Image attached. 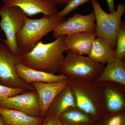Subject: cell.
<instances>
[{
	"label": "cell",
	"mask_w": 125,
	"mask_h": 125,
	"mask_svg": "<svg viewBox=\"0 0 125 125\" xmlns=\"http://www.w3.org/2000/svg\"><path fill=\"white\" fill-rule=\"evenodd\" d=\"M65 36H61L48 43L39 42L32 50L21 55V63L33 69L56 74L59 73L67 51Z\"/></svg>",
	"instance_id": "1"
},
{
	"label": "cell",
	"mask_w": 125,
	"mask_h": 125,
	"mask_svg": "<svg viewBox=\"0 0 125 125\" xmlns=\"http://www.w3.org/2000/svg\"><path fill=\"white\" fill-rule=\"evenodd\" d=\"M66 20L65 17L57 15H43L39 19L25 18L24 24L16 35V43L20 55L31 51L42 38Z\"/></svg>",
	"instance_id": "2"
},
{
	"label": "cell",
	"mask_w": 125,
	"mask_h": 125,
	"mask_svg": "<svg viewBox=\"0 0 125 125\" xmlns=\"http://www.w3.org/2000/svg\"><path fill=\"white\" fill-rule=\"evenodd\" d=\"M76 107L98 122L106 113L102 96L94 82L69 79Z\"/></svg>",
	"instance_id": "3"
},
{
	"label": "cell",
	"mask_w": 125,
	"mask_h": 125,
	"mask_svg": "<svg viewBox=\"0 0 125 125\" xmlns=\"http://www.w3.org/2000/svg\"><path fill=\"white\" fill-rule=\"evenodd\" d=\"M67 52L59 72L69 79L95 82L104 69V65L94 61L88 56Z\"/></svg>",
	"instance_id": "4"
},
{
	"label": "cell",
	"mask_w": 125,
	"mask_h": 125,
	"mask_svg": "<svg viewBox=\"0 0 125 125\" xmlns=\"http://www.w3.org/2000/svg\"><path fill=\"white\" fill-rule=\"evenodd\" d=\"M93 8L96 20V36L107 40L115 50L117 38L125 11V5L119 4L115 11L108 13L102 9L97 0H90Z\"/></svg>",
	"instance_id": "5"
},
{
	"label": "cell",
	"mask_w": 125,
	"mask_h": 125,
	"mask_svg": "<svg viewBox=\"0 0 125 125\" xmlns=\"http://www.w3.org/2000/svg\"><path fill=\"white\" fill-rule=\"evenodd\" d=\"M0 28L6 37L5 40H1L11 53L20 56L16 43V35L23 26L27 15L19 7L3 5L0 8Z\"/></svg>",
	"instance_id": "6"
},
{
	"label": "cell",
	"mask_w": 125,
	"mask_h": 125,
	"mask_svg": "<svg viewBox=\"0 0 125 125\" xmlns=\"http://www.w3.org/2000/svg\"><path fill=\"white\" fill-rule=\"evenodd\" d=\"M0 39V83L8 87L23 89L27 91L34 90L18 75L15 66L21 62V56H16L10 51Z\"/></svg>",
	"instance_id": "7"
},
{
	"label": "cell",
	"mask_w": 125,
	"mask_h": 125,
	"mask_svg": "<svg viewBox=\"0 0 125 125\" xmlns=\"http://www.w3.org/2000/svg\"><path fill=\"white\" fill-rule=\"evenodd\" d=\"M93 10L91 13L83 15L78 13L61 23L54 29L52 36L55 38L71 34L83 32H95L96 23Z\"/></svg>",
	"instance_id": "8"
},
{
	"label": "cell",
	"mask_w": 125,
	"mask_h": 125,
	"mask_svg": "<svg viewBox=\"0 0 125 125\" xmlns=\"http://www.w3.org/2000/svg\"><path fill=\"white\" fill-rule=\"evenodd\" d=\"M1 107L14 109L33 116H41L38 95L35 90L9 98L0 102Z\"/></svg>",
	"instance_id": "9"
},
{
	"label": "cell",
	"mask_w": 125,
	"mask_h": 125,
	"mask_svg": "<svg viewBox=\"0 0 125 125\" xmlns=\"http://www.w3.org/2000/svg\"><path fill=\"white\" fill-rule=\"evenodd\" d=\"M96 84L107 113H115L125 110V86L112 82Z\"/></svg>",
	"instance_id": "10"
},
{
	"label": "cell",
	"mask_w": 125,
	"mask_h": 125,
	"mask_svg": "<svg viewBox=\"0 0 125 125\" xmlns=\"http://www.w3.org/2000/svg\"><path fill=\"white\" fill-rule=\"evenodd\" d=\"M3 4L6 6L19 7L30 17L39 14L55 15L58 12L53 0H3Z\"/></svg>",
	"instance_id": "11"
},
{
	"label": "cell",
	"mask_w": 125,
	"mask_h": 125,
	"mask_svg": "<svg viewBox=\"0 0 125 125\" xmlns=\"http://www.w3.org/2000/svg\"><path fill=\"white\" fill-rule=\"evenodd\" d=\"M69 84V79L57 83H35L30 84L38 95L41 117H44L52 102Z\"/></svg>",
	"instance_id": "12"
},
{
	"label": "cell",
	"mask_w": 125,
	"mask_h": 125,
	"mask_svg": "<svg viewBox=\"0 0 125 125\" xmlns=\"http://www.w3.org/2000/svg\"><path fill=\"white\" fill-rule=\"evenodd\" d=\"M18 75L27 84L33 83H55L68 79L64 75L51 73L33 69L19 62L15 66Z\"/></svg>",
	"instance_id": "13"
},
{
	"label": "cell",
	"mask_w": 125,
	"mask_h": 125,
	"mask_svg": "<svg viewBox=\"0 0 125 125\" xmlns=\"http://www.w3.org/2000/svg\"><path fill=\"white\" fill-rule=\"evenodd\" d=\"M96 37L94 32L77 33L66 35L64 41L67 51L78 55H88Z\"/></svg>",
	"instance_id": "14"
},
{
	"label": "cell",
	"mask_w": 125,
	"mask_h": 125,
	"mask_svg": "<svg viewBox=\"0 0 125 125\" xmlns=\"http://www.w3.org/2000/svg\"><path fill=\"white\" fill-rule=\"evenodd\" d=\"M102 73L94 82L96 83L112 82L125 86V63L112 57L107 61Z\"/></svg>",
	"instance_id": "15"
},
{
	"label": "cell",
	"mask_w": 125,
	"mask_h": 125,
	"mask_svg": "<svg viewBox=\"0 0 125 125\" xmlns=\"http://www.w3.org/2000/svg\"><path fill=\"white\" fill-rule=\"evenodd\" d=\"M0 115L6 125H42L43 117L29 115L22 112L0 106Z\"/></svg>",
	"instance_id": "16"
},
{
	"label": "cell",
	"mask_w": 125,
	"mask_h": 125,
	"mask_svg": "<svg viewBox=\"0 0 125 125\" xmlns=\"http://www.w3.org/2000/svg\"><path fill=\"white\" fill-rule=\"evenodd\" d=\"M71 107H76V106L73 94L69 84L52 101L46 114L58 117L63 112Z\"/></svg>",
	"instance_id": "17"
},
{
	"label": "cell",
	"mask_w": 125,
	"mask_h": 125,
	"mask_svg": "<svg viewBox=\"0 0 125 125\" xmlns=\"http://www.w3.org/2000/svg\"><path fill=\"white\" fill-rule=\"evenodd\" d=\"M58 117L63 125H94L99 122L76 107L67 108Z\"/></svg>",
	"instance_id": "18"
},
{
	"label": "cell",
	"mask_w": 125,
	"mask_h": 125,
	"mask_svg": "<svg viewBox=\"0 0 125 125\" xmlns=\"http://www.w3.org/2000/svg\"><path fill=\"white\" fill-rule=\"evenodd\" d=\"M114 54L115 50L108 41L96 37L88 56L94 61L104 65Z\"/></svg>",
	"instance_id": "19"
},
{
	"label": "cell",
	"mask_w": 125,
	"mask_h": 125,
	"mask_svg": "<svg viewBox=\"0 0 125 125\" xmlns=\"http://www.w3.org/2000/svg\"><path fill=\"white\" fill-rule=\"evenodd\" d=\"M100 125H125V110L115 113H106L99 121Z\"/></svg>",
	"instance_id": "20"
},
{
	"label": "cell",
	"mask_w": 125,
	"mask_h": 125,
	"mask_svg": "<svg viewBox=\"0 0 125 125\" xmlns=\"http://www.w3.org/2000/svg\"><path fill=\"white\" fill-rule=\"evenodd\" d=\"M125 56V25L122 22L117 38L116 46L114 57L124 60Z\"/></svg>",
	"instance_id": "21"
},
{
	"label": "cell",
	"mask_w": 125,
	"mask_h": 125,
	"mask_svg": "<svg viewBox=\"0 0 125 125\" xmlns=\"http://www.w3.org/2000/svg\"><path fill=\"white\" fill-rule=\"evenodd\" d=\"M27 91L23 89L9 87L0 83V102Z\"/></svg>",
	"instance_id": "22"
},
{
	"label": "cell",
	"mask_w": 125,
	"mask_h": 125,
	"mask_svg": "<svg viewBox=\"0 0 125 125\" xmlns=\"http://www.w3.org/2000/svg\"><path fill=\"white\" fill-rule=\"evenodd\" d=\"M90 0H71L66 5L64 8L61 11H58L57 15L65 17L74 10L81 5L86 2H89Z\"/></svg>",
	"instance_id": "23"
},
{
	"label": "cell",
	"mask_w": 125,
	"mask_h": 125,
	"mask_svg": "<svg viewBox=\"0 0 125 125\" xmlns=\"http://www.w3.org/2000/svg\"><path fill=\"white\" fill-rule=\"evenodd\" d=\"M42 125H63L59 117L46 114L43 117Z\"/></svg>",
	"instance_id": "24"
},
{
	"label": "cell",
	"mask_w": 125,
	"mask_h": 125,
	"mask_svg": "<svg viewBox=\"0 0 125 125\" xmlns=\"http://www.w3.org/2000/svg\"><path fill=\"white\" fill-rule=\"evenodd\" d=\"M107 3L109 11V13H111L115 11V7L114 4L115 0H106Z\"/></svg>",
	"instance_id": "25"
},
{
	"label": "cell",
	"mask_w": 125,
	"mask_h": 125,
	"mask_svg": "<svg viewBox=\"0 0 125 125\" xmlns=\"http://www.w3.org/2000/svg\"><path fill=\"white\" fill-rule=\"evenodd\" d=\"M71 0H53L56 5L62 6L66 5Z\"/></svg>",
	"instance_id": "26"
},
{
	"label": "cell",
	"mask_w": 125,
	"mask_h": 125,
	"mask_svg": "<svg viewBox=\"0 0 125 125\" xmlns=\"http://www.w3.org/2000/svg\"><path fill=\"white\" fill-rule=\"evenodd\" d=\"M0 125H6L3 122V121L2 120L1 117L0 115Z\"/></svg>",
	"instance_id": "27"
},
{
	"label": "cell",
	"mask_w": 125,
	"mask_h": 125,
	"mask_svg": "<svg viewBox=\"0 0 125 125\" xmlns=\"http://www.w3.org/2000/svg\"><path fill=\"white\" fill-rule=\"evenodd\" d=\"M100 125V123H99V122L97 123H96V125Z\"/></svg>",
	"instance_id": "28"
}]
</instances>
